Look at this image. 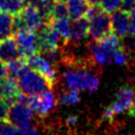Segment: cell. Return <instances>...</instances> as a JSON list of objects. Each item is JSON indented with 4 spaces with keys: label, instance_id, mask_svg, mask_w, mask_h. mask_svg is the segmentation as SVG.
<instances>
[{
    "label": "cell",
    "instance_id": "cell-1",
    "mask_svg": "<svg viewBox=\"0 0 135 135\" xmlns=\"http://www.w3.org/2000/svg\"><path fill=\"white\" fill-rule=\"evenodd\" d=\"M63 79L65 84L71 90H86L92 93L99 86V78L92 72L85 69H72L63 72Z\"/></svg>",
    "mask_w": 135,
    "mask_h": 135
},
{
    "label": "cell",
    "instance_id": "cell-2",
    "mask_svg": "<svg viewBox=\"0 0 135 135\" xmlns=\"http://www.w3.org/2000/svg\"><path fill=\"white\" fill-rule=\"evenodd\" d=\"M20 91L25 95H34L45 90H50L53 85L39 73L26 68L17 78Z\"/></svg>",
    "mask_w": 135,
    "mask_h": 135
},
{
    "label": "cell",
    "instance_id": "cell-3",
    "mask_svg": "<svg viewBox=\"0 0 135 135\" xmlns=\"http://www.w3.org/2000/svg\"><path fill=\"white\" fill-rule=\"evenodd\" d=\"M44 23L39 11L31 4H25L22 11L14 16V30H30L36 32Z\"/></svg>",
    "mask_w": 135,
    "mask_h": 135
},
{
    "label": "cell",
    "instance_id": "cell-4",
    "mask_svg": "<svg viewBox=\"0 0 135 135\" xmlns=\"http://www.w3.org/2000/svg\"><path fill=\"white\" fill-rule=\"evenodd\" d=\"M27 105L38 116H46L56 105V99L54 94L50 90L27 96Z\"/></svg>",
    "mask_w": 135,
    "mask_h": 135
},
{
    "label": "cell",
    "instance_id": "cell-5",
    "mask_svg": "<svg viewBox=\"0 0 135 135\" xmlns=\"http://www.w3.org/2000/svg\"><path fill=\"white\" fill-rule=\"evenodd\" d=\"M24 62L26 66L37 73H39L41 76H43L52 85L57 79V74L54 69V65L47 61L44 57L41 55L35 53L33 55H30L27 57H24Z\"/></svg>",
    "mask_w": 135,
    "mask_h": 135
},
{
    "label": "cell",
    "instance_id": "cell-6",
    "mask_svg": "<svg viewBox=\"0 0 135 135\" xmlns=\"http://www.w3.org/2000/svg\"><path fill=\"white\" fill-rule=\"evenodd\" d=\"M112 32L111 20L108 13L99 9L89 19V35L94 41H98Z\"/></svg>",
    "mask_w": 135,
    "mask_h": 135
},
{
    "label": "cell",
    "instance_id": "cell-7",
    "mask_svg": "<svg viewBox=\"0 0 135 135\" xmlns=\"http://www.w3.org/2000/svg\"><path fill=\"white\" fill-rule=\"evenodd\" d=\"M13 37L17 43L20 57L24 58L39 52L35 32L26 28L18 30L13 34Z\"/></svg>",
    "mask_w": 135,
    "mask_h": 135
},
{
    "label": "cell",
    "instance_id": "cell-8",
    "mask_svg": "<svg viewBox=\"0 0 135 135\" xmlns=\"http://www.w3.org/2000/svg\"><path fill=\"white\" fill-rule=\"evenodd\" d=\"M35 33L39 52L44 50L58 49V41L60 36L55 31L51 22H44Z\"/></svg>",
    "mask_w": 135,
    "mask_h": 135
},
{
    "label": "cell",
    "instance_id": "cell-9",
    "mask_svg": "<svg viewBox=\"0 0 135 135\" xmlns=\"http://www.w3.org/2000/svg\"><path fill=\"white\" fill-rule=\"evenodd\" d=\"M7 119L15 128H24L32 120V110L27 103L15 101L9 105Z\"/></svg>",
    "mask_w": 135,
    "mask_h": 135
},
{
    "label": "cell",
    "instance_id": "cell-10",
    "mask_svg": "<svg viewBox=\"0 0 135 135\" xmlns=\"http://www.w3.org/2000/svg\"><path fill=\"white\" fill-rule=\"evenodd\" d=\"M135 102V91L130 85H123L118 89L115 101L110 105L114 115L129 111Z\"/></svg>",
    "mask_w": 135,
    "mask_h": 135
},
{
    "label": "cell",
    "instance_id": "cell-11",
    "mask_svg": "<svg viewBox=\"0 0 135 135\" xmlns=\"http://www.w3.org/2000/svg\"><path fill=\"white\" fill-rule=\"evenodd\" d=\"M110 20H111V30L116 36L124 38L129 34V23H130L129 13L122 9L120 11L117 9L112 13Z\"/></svg>",
    "mask_w": 135,
    "mask_h": 135
},
{
    "label": "cell",
    "instance_id": "cell-12",
    "mask_svg": "<svg viewBox=\"0 0 135 135\" xmlns=\"http://www.w3.org/2000/svg\"><path fill=\"white\" fill-rule=\"evenodd\" d=\"M20 93L17 78L6 76L0 79V97L4 98L11 105L16 101V97Z\"/></svg>",
    "mask_w": 135,
    "mask_h": 135
},
{
    "label": "cell",
    "instance_id": "cell-13",
    "mask_svg": "<svg viewBox=\"0 0 135 135\" xmlns=\"http://www.w3.org/2000/svg\"><path fill=\"white\" fill-rule=\"evenodd\" d=\"M20 58L17 43L13 36L0 40V60L4 63Z\"/></svg>",
    "mask_w": 135,
    "mask_h": 135
},
{
    "label": "cell",
    "instance_id": "cell-14",
    "mask_svg": "<svg viewBox=\"0 0 135 135\" xmlns=\"http://www.w3.org/2000/svg\"><path fill=\"white\" fill-rule=\"evenodd\" d=\"M88 50L90 52L92 61L98 66H103L112 61V54L109 53L103 46H101L98 41L89 43Z\"/></svg>",
    "mask_w": 135,
    "mask_h": 135
},
{
    "label": "cell",
    "instance_id": "cell-15",
    "mask_svg": "<svg viewBox=\"0 0 135 135\" xmlns=\"http://www.w3.org/2000/svg\"><path fill=\"white\" fill-rule=\"evenodd\" d=\"M89 35V20L84 17L76 19L71 23L70 40L73 42H79Z\"/></svg>",
    "mask_w": 135,
    "mask_h": 135
},
{
    "label": "cell",
    "instance_id": "cell-16",
    "mask_svg": "<svg viewBox=\"0 0 135 135\" xmlns=\"http://www.w3.org/2000/svg\"><path fill=\"white\" fill-rule=\"evenodd\" d=\"M65 4L68 15L73 20L84 17V14L90 5L86 0H66Z\"/></svg>",
    "mask_w": 135,
    "mask_h": 135
},
{
    "label": "cell",
    "instance_id": "cell-17",
    "mask_svg": "<svg viewBox=\"0 0 135 135\" xmlns=\"http://www.w3.org/2000/svg\"><path fill=\"white\" fill-rule=\"evenodd\" d=\"M50 22L55 28V31L58 33V35L62 38V40L64 42H68L70 40V34H71V22L69 17L52 19Z\"/></svg>",
    "mask_w": 135,
    "mask_h": 135
},
{
    "label": "cell",
    "instance_id": "cell-18",
    "mask_svg": "<svg viewBox=\"0 0 135 135\" xmlns=\"http://www.w3.org/2000/svg\"><path fill=\"white\" fill-rule=\"evenodd\" d=\"M14 32V16L0 12V40L13 36Z\"/></svg>",
    "mask_w": 135,
    "mask_h": 135
},
{
    "label": "cell",
    "instance_id": "cell-19",
    "mask_svg": "<svg viewBox=\"0 0 135 135\" xmlns=\"http://www.w3.org/2000/svg\"><path fill=\"white\" fill-rule=\"evenodd\" d=\"M25 5V0H0V12L12 16L19 14Z\"/></svg>",
    "mask_w": 135,
    "mask_h": 135
},
{
    "label": "cell",
    "instance_id": "cell-20",
    "mask_svg": "<svg viewBox=\"0 0 135 135\" xmlns=\"http://www.w3.org/2000/svg\"><path fill=\"white\" fill-rule=\"evenodd\" d=\"M5 66H6L7 76H11V77H14V78H18L19 75L27 68L25 62H24L23 57H20L18 59L6 62Z\"/></svg>",
    "mask_w": 135,
    "mask_h": 135
},
{
    "label": "cell",
    "instance_id": "cell-21",
    "mask_svg": "<svg viewBox=\"0 0 135 135\" xmlns=\"http://www.w3.org/2000/svg\"><path fill=\"white\" fill-rule=\"evenodd\" d=\"M80 95L77 90H71L68 92H64L59 97V102L62 104H75L79 102Z\"/></svg>",
    "mask_w": 135,
    "mask_h": 135
},
{
    "label": "cell",
    "instance_id": "cell-22",
    "mask_svg": "<svg viewBox=\"0 0 135 135\" xmlns=\"http://www.w3.org/2000/svg\"><path fill=\"white\" fill-rule=\"evenodd\" d=\"M62 17H69L65 0H56L53 7V12H52V19H57Z\"/></svg>",
    "mask_w": 135,
    "mask_h": 135
},
{
    "label": "cell",
    "instance_id": "cell-23",
    "mask_svg": "<svg viewBox=\"0 0 135 135\" xmlns=\"http://www.w3.org/2000/svg\"><path fill=\"white\" fill-rule=\"evenodd\" d=\"M120 3L121 0H101L99 6L101 11L108 14H112L113 12L120 8Z\"/></svg>",
    "mask_w": 135,
    "mask_h": 135
},
{
    "label": "cell",
    "instance_id": "cell-24",
    "mask_svg": "<svg viewBox=\"0 0 135 135\" xmlns=\"http://www.w3.org/2000/svg\"><path fill=\"white\" fill-rule=\"evenodd\" d=\"M128 60H129V56H128V54L123 50H121V47L118 49L117 51H115L113 53V55H112V61L114 63L118 64V65L127 64Z\"/></svg>",
    "mask_w": 135,
    "mask_h": 135
},
{
    "label": "cell",
    "instance_id": "cell-25",
    "mask_svg": "<svg viewBox=\"0 0 135 135\" xmlns=\"http://www.w3.org/2000/svg\"><path fill=\"white\" fill-rule=\"evenodd\" d=\"M15 132L16 128L7 119L0 120V135H15Z\"/></svg>",
    "mask_w": 135,
    "mask_h": 135
},
{
    "label": "cell",
    "instance_id": "cell-26",
    "mask_svg": "<svg viewBox=\"0 0 135 135\" xmlns=\"http://www.w3.org/2000/svg\"><path fill=\"white\" fill-rule=\"evenodd\" d=\"M8 110H9V104L7 103V101L4 98L0 97V120L7 119Z\"/></svg>",
    "mask_w": 135,
    "mask_h": 135
},
{
    "label": "cell",
    "instance_id": "cell-27",
    "mask_svg": "<svg viewBox=\"0 0 135 135\" xmlns=\"http://www.w3.org/2000/svg\"><path fill=\"white\" fill-rule=\"evenodd\" d=\"M15 135H38V134L36 129L31 124H28L24 128H18L15 132Z\"/></svg>",
    "mask_w": 135,
    "mask_h": 135
},
{
    "label": "cell",
    "instance_id": "cell-28",
    "mask_svg": "<svg viewBox=\"0 0 135 135\" xmlns=\"http://www.w3.org/2000/svg\"><path fill=\"white\" fill-rule=\"evenodd\" d=\"M120 7L122 11L130 14L135 8V0H121Z\"/></svg>",
    "mask_w": 135,
    "mask_h": 135
},
{
    "label": "cell",
    "instance_id": "cell-29",
    "mask_svg": "<svg viewBox=\"0 0 135 135\" xmlns=\"http://www.w3.org/2000/svg\"><path fill=\"white\" fill-rule=\"evenodd\" d=\"M130 23H129V34L135 37V8L129 14Z\"/></svg>",
    "mask_w": 135,
    "mask_h": 135
},
{
    "label": "cell",
    "instance_id": "cell-30",
    "mask_svg": "<svg viewBox=\"0 0 135 135\" xmlns=\"http://www.w3.org/2000/svg\"><path fill=\"white\" fill-rule=\"evenodd\" d=\"M7 76V73H6V66H5V63L2 62L0 60V79L4 78Z\"/></svg>",
    "mask_w": 135,
    "mask_h": 135
},
{
    "label": "cell",
    "instance_id": "cell-31",
    "mask_svg": "<svg viewBox=\"0 0 135 135\" xmlns=\"http://www.w3.org/2000/svg\"><path fill=\"white\" fill-rule=\"evenodd\" d=\"M77 122V116H74V115H71L66 118V123L69 126H74L75 123Z\"/></svg>",
    "mask_w": 135,
    "mask_h": 135
},
{
    "label": "cell",
    "instance_id": "cell-32",
    "mask_svg": "<svg viewBox=\"0 0 135 135\" xmlns=\"http://www.w3.org/2000/svg\"><path fill=\"white\" fill-rule=\"evenodd\" d=\"M86 1H88V3L90 5H98V6H99V4L101 2V0H86Z\"/></svg>",
    "mask_w": 135,
    "mask_h": 135
},
{
    "label": "cell",
    "instance_id": "cell-33",
    "mask_svg": "<svg viewBox=\"0 0 135 135\" xmlns=\"http://www.w3.org/2000/svg\"><path fill=\"white\" fill-rule=\"evenodd\" d=\"M129 113H130L131 116H133V117L135 118V102H134V104L132 105V108L129 110Z\"/></svg>",
    "mask_w": 135,
    "mask_h": 135
}]
</instances>
